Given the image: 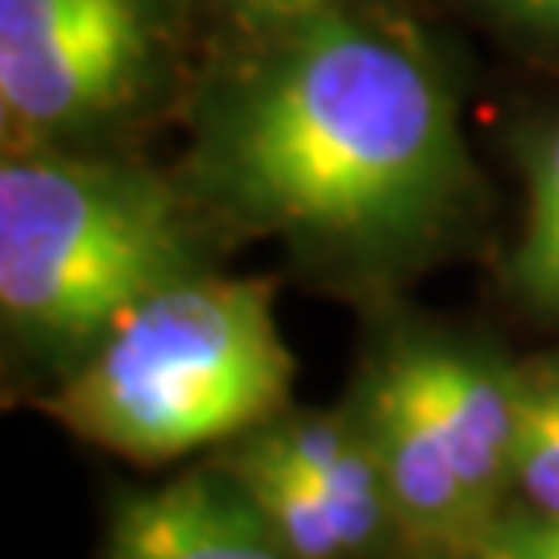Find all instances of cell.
I'll list each match as a JSON object with an SVG mask.
<instances>
[{
    "label": "cell",
    "mask_w": 559,
    "mask_h": 559,
    "mask_svg": "<svg viewBox=\"0 0 559 559\" xmlns=\"http://www.w3.org/2000/svg\"><path fill=\"white\" fill-rule=\"evenodd\" d=\"M203 179L258 228L390 253L448 216L464 141L415 46L332 9L274 34L224 87L203 133Z\"/></svg>",
    "instance_id": "1"
},
{
    "label": "cell",
    "mask_w": 559,
    "mask_h": 559,
    "mask_svg": "<svg viewBox=\"0 0 559 559\" xmlns=\"http://www.w3.org/2000/svg\"><path fill=\"white\" fill-rule=\"evenodd\" d=\"M295 353L265 278H187L104 332L46 411L129 460H170L282 415Z\"/></svg>",
    "instance_id": "2"
},
{
    "label": "cell",
    "mask_w": 559,
    "mask_h": 559,
    "mask_svg": "<svg viewBox=\"0 0 559 559\" xmlns=\"http://www.w3.org/2000/svg\"><path fill=\"white\" fill-rule=\"evenodd\" d=\"M195 274L170 187L108 162L0 166V307L46 348H92L162 286Z\"/></svg>",
    "instance_id": "3"
},
{
    "label": "cell",
    "mask_w": 559,
    "mask_h": 559,
    "mask_svg": "<svg viewBox=\"0 0 559 559\" xmlns=\"http://www.w3.org/2000/svg\"><path fill=\"white\" fill-rule=\"evenodd\" d=\"M150 0H0V112L55 138L133 100L154 62Z\"/></svg>",
    "instance_id": "4"
},
{
    "label": "cell",
    "mask_w": 559,
    "mask_h": 559,
    "mask_svg": "<svg viewBox=\"0 0 559 559\" xmlns=\"http://www.w3.org/2000/svg\"><path fill=\"white\" fill-rule=\"evenodd\" d=\"M360 419L390 485L394 522L411 539L440 551H464L489 535L402 353L385 360V369L369 381Z\"/></svg>",
    "instance_id": "5"
},
{
    "label": "cell",
    "mask_w": 559,
    "mask_h": 559,
    "mask_svg": "<svg viewBox=\"0 0 559 559\" xmlns=\"http://www.w3.org/2000/svg\"><path fill=\"white\" fill-rule=\"evenodd\" d=\"M104 559H290L233 473H191L112 510Z\"/></svg>",
    "instance_id": "6"
},
{
    "label": "cell",
    "mask_w": 559,
    "mask_h": 559,
    "mask_svg": "<svg viewBox=\"0 0 559 559\" xmlns=\"http://www.w3.org/2000/svg\"><path fill=\"white\" fill-rule=\"evenodd\" d=\"M402 357L448 443L464 493L489 531L493 510L510 485V452H514L510 373L489 369L485 360L464 357L456 348H431V344H415Z\"/></svg>",
    "instance_id": "7"
},
{
    "label": "cell",
    "mask_w": 559,
    "mask_h": 559,
    "mask_svg": "<svg viewBox=\"0 0 559 559\" xmlns=\"http://www.w3.org/2000/svg\"><path fill=\"white\" fill-rule=\"evenodd\" d=\"M253 440L311 477L323 506L336 519L348 556L365 551L385 531V522H394L390 485H385L381 460L373 452L360 411L357 415H348V411L274 415L270 423H261Z\"/></svg>",
    "instance_id": "8"
},
{
    "label": "cell",
    "mask_w": 559,
    "mask_h": 559,
    "mask_svg": "<svg viewBox=\"0 0 559 559\" xmlns=\"http://www.w3.org/2000/svg\"><path fill=\"white\" fill-rule=\"evenodd\" d=\"M228 473L249 489V498L258 501L261 519L270 522L274 539L290 551V559L348 556L332 510L323 506L320 489L311 485V477L302 468L286 464L274 452H265L258 440H249L233 456Z\"/></svg>",
    "instance_id": "9"
},
{
    "label": "cell",
    "mask_w": 559,
    "mask_h": 559,
    "mask_svg": "<svg viewBox=\"0 0 559 559\" xmlns=\"http://www.w3.org/2000/svg\"><path fill=\"white\" fill-rule=\"evenodd\" d=\"M526 233L514 249V282L535 307L559 311V129L526 150Z\"/></svg>",
    "instance_id": "10"
},
{
    "label": "cell",
    "mask_w": 559,
    "mask_h": 559,
    "mask_svg": "<svg viewBox=\"0 0 559 559\" xmlns=\"http://www.w3.org/2000/svg\"><path fill=\"white\" fill-rule=\"evenodd\" d=\"M514 394V452L510 480H519L539 519H559V394L535 369L510 373Z\"/></svg>",
    "instance_id": "11"
},
{
    "label": "cell",
    "mask_w": 559,
    "mask_h": 559,
    "mask_svg": "<svg viewBox=\"0 0 559 559\" xmlns=\"http://www.w3.org/2000/svg\"><path fill=\"white\" fill-rule=\"evenodd\" d=\"M216 4H224L228 13H237L240 21H249L258 29H270V34H282V29L332 13V9H348V0H216Z\"/></svg>",
    "instance_id": "12"
},
{
    "label": "cell",
    "mask_w": 559,
    "mask_h": 559,
    "mask_svg": "<svg viewBox=\"0 0 559 559\" xmlns=\"http://www.w3.org/2000/svg\"><path fill=\"white\" fill-rule=\"evenodd\" d=\"M510 25H522L543 38H559V0H480Z\"/></svg>",
    "instance_id": "13"
},
{
    "label": "cell",
    "mask_w": 559,
    "mask_h": 559,
    "mask_svg": "<svg viewBox=\"0 0 559 559\" xmlns=\"http://www.w3.org/2000/svg\"><path fill=\"white\" fill-rule=\"evenodd\" d=\"M452 559H519L506 543H498L493 535H485L477 547H464V551H452Z\"/></svg>",
    "instance_id": "14"
},
{
    "label": "cell",
    "mask_w": 559,
    "mask_h": 559,
    "mask_svg": "<svg viewBox=\"0 0 559 559\" xmlns=\"http://www.w3.org/2000/svg\"><path fill=\"white\" fill-rule=\"evenodd\" d=\"M539 373L547 378V385H551V390L559 394V360H556V365H539Z\"/></svg>",
    "instance_id": "15"
}]
</instances>
